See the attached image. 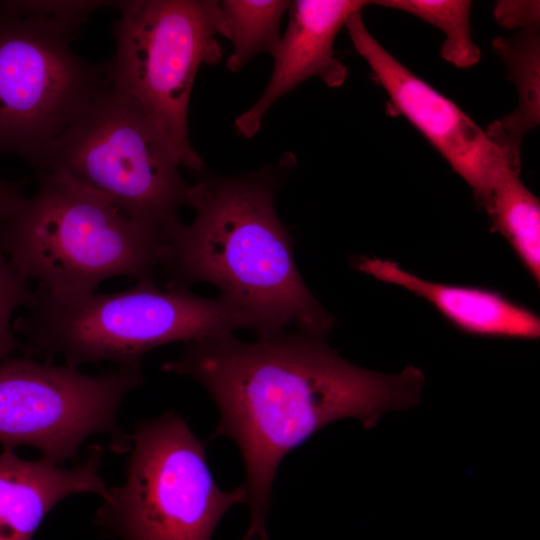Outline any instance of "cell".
<instances>
[{"label": "cell", "instance_id": "obj_1", "mask_svg": "<svg viewBox=\"0 0 540 540\" xmlns=\"http://www.w3.org/2000/svg\"><path fill=\"white\" fill-rule=\"evenodd\" d=\"M326 336L294 331L248 343L233 334L188 342L161 370L204 386L220 420L214 437L233 439L245 467L250 526L241 540H268L265 517L277 467L324 426L355 418L365 429L420 400L425 378L366 370L342 358Z\"/></svg>", "mask_w": 540, "mask_h": 540}, {"label": "cell", "instance_id": "obj_2", "mask_svg": "<svg viewBox=\"0 0 540 540\" xmlns=\"http://www.w3.org/2000/svg\"><path fill=\"white\" fill-rule=\"evenodd\" d=\"M280 181L269 169L190 185L187 206L195 218L174 227L160 267L168 288L215 285L246 315L258 339L290 328L326 336L335 320L299 274L291 236L275 210Z\"/></svg>", "mask_w": 540, "mask_h": 540}, {"label": "cell", "instance_id": "obj_3", "mask_svg": "<svg viewBox=\"0 0 540 540\" xmlns=\"http://www.w3.org/2000/svg\"><path fill=\"white\" fill-rule=\"evenodd\" d=\"M0 217V248L26 280L58 296L94 292L117 277L153 280L167 239L60 173H41Z\"/></svg>", "mask_w": 540, "mask_h": 540}, {"label": "cell", "instance_id": "obj_4", "mask_svg": "<svg viewBox=\"0 0 540 540\" xmlns=\"http://www.w3.org/2000/svg\"><path fill=\"white\" fill-rule=\"evenodd\" d=\"M28 313L14 323L27 357L60 356L73 368L112 361L141 369L144 355L159 346L199 341L250 329L242 310L219 296L189 289L158 288L153 280L112 293L58 296L37 289Z\"/></svg>", "mask_w": 540, "mask_h": 540}, {"label": "cell", "instance_id": "obj_5", "mask_svg": "<svg viewBox=\"0 0 540 540\" xmlns=\"http://www.w3.org/2000/svg\"><path fill=\"white\" fill-rule=\"evenodd\" d=\"M181 164L147 116L108 81L89 109L53 140L32 168L60 173L133 220L168 237L187 206Z\"/></svg>", "mask_w": 540, "mask_h": 540}, {"label": "cell", "instance_id": "obj_6", "mask_svg": "<svg viewBox=\"0 0 540 540\" xmlns=\"http://www.w3.org/2000/svg\"><path fill=\"white\" fill-rule=\"evenodd\" d=\"M117 8L109 83L147 116L181 165L200 171L204 163L190 141L188 108L200 66L223 55L219 1L132 0Z\"/></svg>", "mask_w": 540, "mask_h": 540}, {"label": "cell", "instance_id": "obj_7", "mask_svg": "<svg viewBox=\"0 0 540 540\" xmlns=\"http://www.w3.org/2000/svg\"><path fill=\"white\" fill-rule=\"evenodd\" d=\"M126 480L102 496L95 522L123 540H211L243 486L222 491L206 444L175 411L139 422L130 435Z\"/></svg>", "mask_w": 540, "mask_h": 540}, {"label": "cell", "instance_id": "obj_8", "mask_svg": "<svg viewBox=\"0 0 540 540\" xmlns=\"http://www.w3.org/2000/svg\"><path fill=\"white\" fill-rule=\"evenodd\" d=\"M71 23L0 9V155L35 166L108 85L107 62L71 48Z\"/></svg>", "mask_w": 540, "mask_h": 540}, {"label": "cell", "instance_id": "obj_9", "mask_svg": "<svg viewBox=\"0 0 540 540\" xmlns=\"http://www.w3.org/2000/svg\"><path fill=\"white\" fill-rule=\"evenodd\" d=\"M142 383L141 369L94 376L51 360L8 357L0 361V443L34 447L42 459L63 465L88 437L106 434L114 453H126L131 440L118 411Z\"/></svg>", "mask_w": 540, "mask_h": 540}, {"label": "cell", "instance_id": "obj_10", "mask_svg": "<svg viewBox=\"0 0 540 540\" xmlns=\"http://www.w3.org/2000/svg\"><path fill=\"white\" fill-rule=\"evenodd\" d=\"M354 48L403 115L470 186L483 205L507 166L499 150L466 113L391 55L369 32L362 10L347 20Z\"/></svg>", "mask_w": 540, "mask_h": 540}, {"label": "cell", "instance_id": "obj_11", "mask_svg": "<svg viewBox=\"0 0 540 540\" xmlns=\"http://www.w3.org/2000/svg\"><path fill=\"white\" fill-rule=\"evenodd\" d=\"M369 3L363 0L290 1L288 27L273 57L270 80L256 103L236 118L238 133L246 138L254 136L274 102L309 78H320L331 88L340 87L347 77V69L335 57L334 41L349 17Z\"/></svg>", "mask_w": 540, "mask_h": 540}, {"label": "cell", "instance_id": "obj_12", "mask_svg": "<svg viewBox=\"0 0 540 540\" xmlns=\"http://www.w3.org/2000/svg\"><path fill=\"white\" fill-rule=\"evenodd\" d=\"M104 448L93 444L71 468L45 459L27 461L13 449L0 453V540H32L47 514L64 498L85 492L103 496L100 476Z\"/></svg>", "mask_w": 540, "mask_h": 540}, {"label": "cell", "instance_id": "obj_13", "mask_svg": "<svg viewBox=\"0 0 540 540\" xmlns=\"http://www.w3.org/2000/svg\"><path fill=\"white\" fill-rule=\"evenodd\" d=\"M359 269L423 298L467 334L516 339H537L540 335L539 317L499 292L429 281L386 259L366 258Z\"/></svg>", "mask_w": 540, "mask_h": 540}, {"label": "cell", "instance_id": "obj_14", "mask_svg": "<svg viewBox=\"0 0 540 540\" xmlns=\"http://www.w3.org/2000/svg\"><path fill=\"white\" fill-rule=\"evenodd\" d=\"M492 47L507 68L518 101L511 113L489 124L485 132L507 166L520 172L522 142L540 123L539 28L499 36L493 40Z\"/></svg>", "mask_w": 540, "mask_h": 540}, {"label": "cell", "instance_id": "obj_15", "mask_svg": "<svg viewBox=\"0 0 540 540\" xmlns=\"http://www.w3.org/2000/svg\"><path fill=\"white\" fill-rule=\"evenodd\" d=\"M483 206L491 220V229L508 241L539 284L540 203L524 185L520 173L505 166Z\"/></svg>", "mask_w": 540, "mask_h": 540}, {"label": "cell", "instance_id": "obj_16", "mask_svg": "<svg viewBox=\"0 0 540 540\" xmlns=\"http://www.w3.org/2000/svg\"><path fill=\"white\" fill-rule=\"evenodd\" d=\"M290 1L222 0L219 6L224 21V36L233 45L226 65L240 71L254 56L277 53L282 36L280 23Z\"/></svg>", "mask_w": 540, "mask_h": 540}, {"label": "cell", "instance_id": "obj_17", "mask_svg": "<svg viewBox=\"0 0 540 540\" xmlns=\"http://www.w3.org/2000/svg\"><path fill=\"white\" fill-rule=\"evenodd\" d=\"M378 6L414 15L440 29L445 36L441 57L457 68L475 65L481 56L470 26L471 1L466 0H380Z\"/></svg>", "mask_w": 540, "mask_h": 540}, {"label": "cell", "instance_id": "obj_18", "mask_svg": "<svg viewBox=\"0 0 540 540\" xmlns=\"http://www.w3.org/2000/svg\"><path fill=\"white\" fill-rule=\"evenodd\" d=\"M34 291L0 248V361L15 352L22 353L23 345L14 330L13 315L20 307L29 308Z\"/></svg>", "mask_w": 540, "mask_h": 540}, {"label": "cell", "instance_id": "obj_19", "mask_svg": "<svg viewBox=\"0 0 540 540\" xmlns=\"http://www.w3.org/2000/svg\"><path fill=\"white\" fill-rule=\"evenodd\" d=\"M119 1H3L0 9L10 13L35 14L80 26L93 11L117 7Z\"/></svg>", "mask_w": 540, "mask_h": 540}, {"label": "cell", "instance_id": "obj_20", "mask_svg": "<svg viewBox=\"0 0 540 540\" xmlns=\"http://www.w3.org/2000/svg\"><path fill=\"white\" fill-rule=\"evenodd\" d=\"M495 21L515 31L540 27V2L530 0H502L494 6Z\"/></svg>", "mask_w": 540, "mask_h": 540}, {"label": "cell", "instance_id": "obj_21", "mask_svg": "<svg viewBox=\"0 0 540 540\" xmlns=\"http://www.w3.org/2000/svg\"><path fill=\"white\" fill-rule=\"evenodd\" d=\"M23 195L21 181L12 182L0 176V217Z\"/></svg>", "mask_w": 540, "mask_h": 540}]
</instances>
